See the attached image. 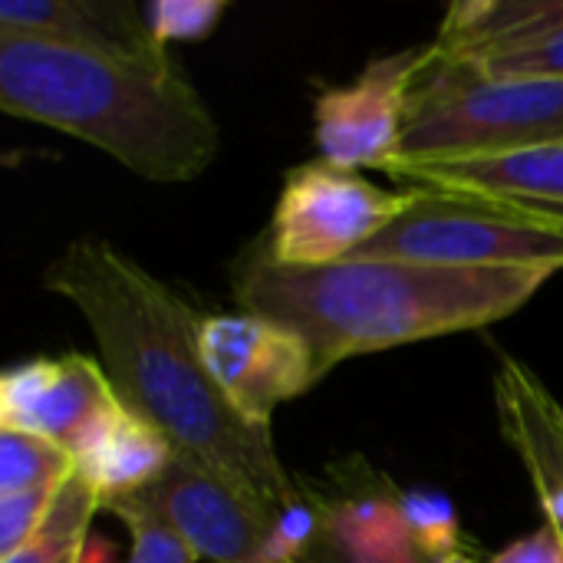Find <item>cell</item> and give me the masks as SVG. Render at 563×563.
Wrapping results in <instances>:
<instances>
[{
  "instance_id": "e0dca14e",
  "label": "cell",
  "mask_w": 563,
  "mask_h": 563,
  "mask_svg": "<svg viewBox=\"0 0 563 563\" xmlns=\"http://www.w3.org/2000/svg\"><path fill=\"white\" fill-rule=\"evenodd\" d=\"M102 511L99 495L73 472V478L59 488L46 521L40 531L10 558L0 563H82L89 525Z\"/></svg>"
},
{
  "instance_id": "d6986e66",
  "label": "cell",
  "mask_w": 563,
  "mask_h": 563,
  "mask_svg": "<svg viewBox=\"0 0 563 563\" xmlns=\"http://www.w3.org/2000/svg\"><path fill=\"white\" fill-rule=\"evenodd\" d=\"M402 511H406L412 541L426 561L445 563L455 554H462V525H459L455 501L449 495L435 488L402 492Z\"/></svg>"
},
{
  "instance_id": "603a6c76",
  "label": "cell",
  "mask_w": 563,
  "mask_h": 563,
  "mask_svg": "<svg viewBox=\"0 0 563 563\" xmlns=\"http://www.w3.org/2000/svg\"><path fill=\"white\" fill-rule=\"evenodd\" d=\"M492 73H505V76H551L563 79V33L538 40L531 46H521L515 53L495 56V59H475Z\"/></svg>"
},
{
  "instance_id": "7402d4cb",
  "label": "cell",
  "mask_w": 563,
  "mask_h": 563,
  "mask_svg": "<svg viewBox=\"0 0 563 563\" xmlns=\"http://www.w3.org/2000/svg\"><path fill=\"white\" fill-rule=\"evenodd\" d=\"M59 488H33V492H16V495H0V561L16 554L40 531Z\"/></svg>"
},
{
  "instance_id": "6da1fadb",
  "label": "cell",
  "mask_w": 563,
  "mask_h": 563,
  "mask_svg": "<svg viewBox=\"0 0 563 563\" xmlns=\"http://www.w3.org/2000/svg\"><path fill=\"white\" fill-rule=\"evenodd\" d=\"M43 284L79 310L119 399L162 429L178 455L271 518L300 498L271 429L251 426L221 396L201 356V317L168 284L106 238L69 241Z\"/></svg>"
},
{
  "instance_id": "52a82bcc",
  "label": "cell",
  "mask_w": 563,
  "mask_h": 563,
  "mask_svg": "<svg viewBox=\"0 0 563 563\" xmlns=\"http://www.w3.org/2000/svg\"><path fill=\"white\" fill-rule=\"evenodd\" d=\"M198 343L221 396L257 429H271L284 402H294L327 376L297 330L247 310L201 317Z\"/></svg>"
},
{
  "instance_id": "ac0fdd59",
  "label": "cell",
  "mask_w": 563,
  "mask_h": 563,
  "mask_svg": "<svg viewBox=\"0 0 563 563\" xmlns=\"http://www.w3.org/2000/svg\"><path fill=\"white\" fill-rule=\"evenodd\" d=\"M73 478V455L66 445L43 435L0 429V495L59 488Z\"/></svg>"
},
{
  "instance_id": "44dd1931",
  "label": "cell",
  "mask_w": 563,
  "mask_h": 563,
  "mask_svg": "<svg viewBox=\"0 0 563 563\" xmlns=\"http://www.w3.org/2000/svg\"><path fill=\"white\" fill-rule=\"evenodd\" d=\"M228 13V0H152L145 20L152 36L168 46L175 40H205Z\"/></svg>"
},
{
  "instance_id": "277c9868",
  "label": "cell",
  "mask_w": 563,
  "mask_h": 563,
  "mask_svg": "<svg viewBox=\"0 0 563 563\" xmlns=\"http://www.w3.org/2000/svg\"><path fill=\"white\" fill-rule=\"evenodd\" d=\"M544 142H563V79L492 73L429 43L393 165L482 158Z\"/></svg>"
},
{
  "instance_id": "30bf717a",
  "label": "cell",
  "mask_w": 563,
  "mask_h": 563,
  "mask_svg": "<svg viewBox=\"0 0 563 563\" xmlns=\"http://www.w3.org/2000/svg\"><path fill=\"white\" fill-rule=\"evenodd\" d=\"M300 492L320 515V554L343 563H429L406 525L402 492L379 472H350L346 462L343 472H327V485Z\"/></svg>"
},
{
  "instance_id": "5bb4252c",
  "label": "cell",
  "mask_w": 563,
  "mask_h": 563,
  "mask_svg": "<svg viewBox=\"0 0 563 563\" xmlns=\"http://www.w3.org/2000/svg\"><path fill=\"white\" fill-rule=\"evenodd\" d=\"M0 30L33 33L106 56L172 63L168 49L148 30L145 7L125 0H3Z\"/></svg>"
},
{
  "instance_id": "8992f818",
  "label": "cell",
  "mask_w": 563,
  "mask_h": 563,
  "mask_svg": "<svg viewBox=\"0 0 563 563\" xmlns=\"http://www.w3.org/2000/svg\"><path fill=\"white\" fill-rule=\"evenodd\" d=\"M412 198V188L386 191L360 172L327 162L297 165L284 175L264 254L297 271L340 264L383 234Z\"/></svg>"
},
{
  "instance_id": "4316f807",
  "label": "cell",
  "mask_w": 563,
  "mask_h": 563,
  "mask_svg": "<svg viewBox=\"0 0 563 563\" xmlns=\"http://www.w3.org/2000/svg\"><path fill=\"white\" fill-rule=\"evenodd\" d=\"M561 534H563V531H561Z\"/></svg>"
},
{
  "instance_id": "484cf974",
  "label": "cell",
  "mask_w": 563,
  "mask_h": 563,
  "mask_svg": "<svg viewBox=\"0 0 563 563\" xmlns=\"http://www.w3.org/2000/svg\"><path fill=\"white\" fill-rule=\"evenodd\" d=\"M445 563H478L475 558H468V554H455L452 561H445Z\"/></svg>"
},
{
  "instance_id": "cb8c5ba5",
  "label": "cell",
  "mask_w": 563,
  "mask_h": 563,
  "mask_svg": "<svg viewBox=\"0 0 563 563\" xmlns=\"http://www.w3.org/2000/svg\"><path fill=\"white\" fill-rule=\"evenodd\" d=\"M488 563H563V534L554 525L544 521V528L518 538Z\"/></svg>"
},
{
  "instance_id": "9c48e42d",
  "label": "cell",
  "mask_w": 563,
  "mask_h": 563,
  "mask_svg": "<svg viewBox=\"0 0 563 563\" xmlns=\"http://www.w3.org/2000/svg\"><path fill=\"white\" fill-rule=\"evenodd\" d=\"M129 501L155 515L201 561L211 563H264L271 525L277 518L254 508L185 455H175L172 468L145 492L129 495Z\"/></svg>"
},
{
  "instance_id": "8fae6325",
  "label": "cell",
  "mask_w": 563,
  "mask_h": 563,
  "mask_svg": "<svg viewBox=\"0 0 563 563\" xmlns=\"http://www.w3.org/2000/svg\"><path fill=\"white\" fill-rule=\"evenodd\" d=\"M119 399L109 373L82 356H36L0 376V429L43 435L69 449L79 429Z\"/></svg>"
},
{
  "instance_id": "4fadbf2b",
  "label": "cell",
  "mask_w": 563,
  "mask_h": 563,
  "mask_svg": "<svg viewBox=\"0 0 563 563\" xmlns=\"http://www.w3.org/2000/svg\"><path fill=\"white\" fill-rule=\"evenodd\" d=\"M396 181L445 195H482L544 211H563V142H544L482 158L389 165Z\"/></svg>"
},
{
  "instance_id": "ffe728a7",
  "label": "cell",
  "mask_w": 563,
  "mask_h": 563,
  "mask_svg": "<svg viewBox=\"0 0 563 563\" xmlns=\"http://www.w3.org/2000/svg\"><path fill=\"white\" fill-rule=\"evenodd\" d=\"M102 511H109L112 518H119L129 531L132 551L125 563H198L201 558L168 528L162 525L155 515L142 511L139 505H132L129 498L122 501H109L102 505Z\"/></svg>"
},
{
  "instance_id": "7a4b0ae2",
  "label": "cell",
  "mask_w": 563,
  "mask_h": 563,
  "mask_svg": "<svg viewBox=\"0 0 563 563\" xmlns=\"http://www.w3.org/2000/svg\"><path fill=\"white\" fill-rule=\"evenodd\" d=\"M554 271L442 267L389 257H346L330 267H280L267 254L241 267V310L297 330L330 373L366 356L432 336L478 330L518 313Z\"/></svg>"
},
{
  "instance_id": "d4e9b609",
  "label": "cell",
  "mask_w": 563,
  "mask_h": 563,
  "mask_svg": "<svg viewBox=\"0 0 563 563\" xmlns=\"http://www.w3.org/2000/svg\"><path fill=\"white\" fill-rule=\"evenodd\" d=\"M303 563H343V561H336V558H327V554H320V551L313 548V551H310V558H307Z\"/></svg>"
},
{
  "instance_id": "ba28073f",
  "label": "cell",
  "mask_w": 563,
  "mask_h": 563,
  "mask_svg": "<svg viewBox=\"0 0 563 563\" xmlns=\"http://www.w3.org/2000/svg\"><path fill=\"white\" fill-rule=\"evenodd\" d=\"M426 56L429 46L399 49L366 63L353 82L327 86L313 102V145L320 162L343 172H386L399 158L409 86Z\"/></svg>"
},
{
  "instance_id": "7c38bea8",
  "label": "cell",
  "mask_w": 563,
  "mask_h": 563,
  "mask_svg": "<svg viewBox=\"0 0 563 563\" xmlns=\"http://www.w3.org/2000/svg\"><path fill=\"white\" fill-rule=\"evenodd\" d=\"M73 472L99 495L102 505L155 485L175 462L172 439L145 416L112 399L69 442Z\"/></svg>"
},
{
  "instance_id": "3957f363",
  "label": "cell",
  "mask_w": 563,
  "mask_h": 563,
  "mask_svg": "<svg viewBox=\"0 0 563 563\" xmlns=\"http://www.w3.org/2000/svg\"><path fill=\"white\" fill-rule=\"evenodd\" d=\"M0 106L158 185L198 178L221 148L218 119L175 63L106 56L16 30H0Z\"/></svg>"
},
{
  "instance_id": "2e32d148",
  "label": "cell",
  "mask_w": 563,
  "mask_h": 563,
  "mask_svg": "<svg viewBox=\"0 0 563 563\" xmlns=\"http://www.w3.org/2000/svg\"><path fill=\"white\" fill-rule=\"evenodd\" d=\"M563 33V0L452 3L432 46L455 59H495Z\"/></svg>"
},
{
  "instance_id": "5b68a950",
  "label": "cell",
  "mask_w": 563,
  "mask_h": 563,
  "mask_svg": "<svg viewBox=\"0 0 563 563\" xmlns=\"http://www.w3.org/2000/svg\"><path fill=\"white\" fill-rule=\"evenodd\" d=\"M412 191V205L353 257L488 271H563V211L482 195Z\"/></svg>"
},
{
  "instance_id": "9a60e30c",
  "label": "cell",
  "mask_w": 563,
  "mask_h": 563,
  "mask_svg": "<svg viewBox=\"0 0 563 563\" xmlns=\"http://www.w3.org/2000/svg\"><path fill=\"white\" fill-rule=\"evenodd\" d=\"M495 406L505 442L521 459L544 521L563 515V406L525 363L505 356L495 373Z\"/></svg>"
}]
</instances>
